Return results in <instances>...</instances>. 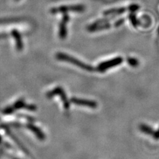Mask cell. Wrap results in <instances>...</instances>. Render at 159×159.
I'll use <instances>...</instances> for the list:
<instances>
[{"mask_svg": "<svg viewBox=\"0 0 159 159\" xmlns=\"http://www.w3.org/2000/svg\"><path fill=\"white\" fill-rule=\"evenodd\" d=\"M56 58H57L58 60H60V61L71 63V64L74 65V66L80 68L84 70V71L88 72H93L95 71V68H94L92 66L86 64L83 62L77 59V58L72 57L71 55H67V54L63 53H58L57 55H56Z\"/></svg>", "mask_w": 159, "mask_h": 159, "instance_id": "obj_1", "label": "cell"}, {"mask_svg": "<svg viewBox=\"0 0 159 159\" xmlns=\"http://www.w3.org/2000/svg\"><path fill=\"white\" fill-rule=\"evenodd\" d=\"M56 95H58V96L60 97L61 101L63 103V106H64L63 107H64L65 110L68 111L70 107H71V103H70V101L68 99L66 92H65L64 89L60 87V86H58V87H56L53 90L49 91V92L46 93V97L48 98V99H51V98L54 96H56Z\"/></svg>", "mask_w": 159, "mask_h": 159, "instance_id": "obj_2", "label": "cell"}, {"mask_svg": "<svg viewBox=\"0 0 159 159\" xmlns=\"http://www.w3.org/2000/svg\"><path fill=\"white\" fill-rule=\"evenodd\" d=\"M123 58L119 57L114 58L113 59L100 63V64H98L97 67L95 68V71L99 72H101V73H104V72L107 71L109 68H111L115 67L116 66H118L119 64H121V63L123 62Z\"/></svg>", "mask_w": 159, "mask_h": 159, "instance_id": "obj_3", "label": "cell"}, {"mask_svg": "<svg viewBox=\"0 0 159 159\" xmlns=\"http://www.w3.org/2000/svg\"><path fill=\"white\" fill-rule=\"evenodd\" d=\"M70 102L77 105V106L88 107L89 108L95 109L97 107V103L96 102L93 101V100H89L78 97H72Z\"/></svg>", "mask_w": 159, "mask_h": 159, "instance_id": "obj_4", "label": "cell"}, {"mask_svg": "<svg viewBox=\"0 0 159 159\" xmlns=\"http://www.w3.org/2000/svg\"><path fill=\"white\" fill-rule=\"evenodd\" d=\"M26 127L28 129L33 133V134L35 135L37 137V139L40 140V141H43L46 139V135H44V133L43 131H42L41 129L39 128L38 127H37V126L31 123H28L26 125Z\"/></svg>", "mask_w": 159, "mask_h": 159, "instance_id": "obj_5", "label": "cell"}, {"mask_svg": "<svg viewBox=\"0 0 159 159\" xmlns=\"http://www.w3.org/2000/svg\"><path fill=\"white\" fill-rule=\"evenodd\" d=\"M13 107L14 109L24 108V109H28V110H30V111H35L37 109V107L35 105L27 104L26 103L24 102V100H18L17 102L15 103V104H14L13 106Z\"/></svg>", "mask_w": 159, "mask_h": 159, "instance_id": "obj_6", "label": "cell"}, {"mask_svg": "<svg viewBox=\"0 0 159 159\" xmlns=\"http://www.w3.org/2000/svg\"><path fill=\"white\" fill-rule=\"evenodd\" d=\"M127 61L128 64L132 67H136L139 65V60L135 58H128Z\"/></svg>", "mask_w": 159, "mask_h": 159, "instance_id": "obj_7", "label": "cell"}, {"mask_svg": "<svg viewBox=\"0 0 159 159\" xmlns=\"http://www.w3.org/2000/svg\"><path fill=\"white\" fill-rule=\"evenodd\" d=\"M140 129H141V131L144 132V133H147V134H152V129L151 127H148V126L146 125H141L140 126Z\"/></svg>", "mask_w": 159, "mask_h": 159, "instance_id": "obj_8", "label": "cell"}]
</instances>
